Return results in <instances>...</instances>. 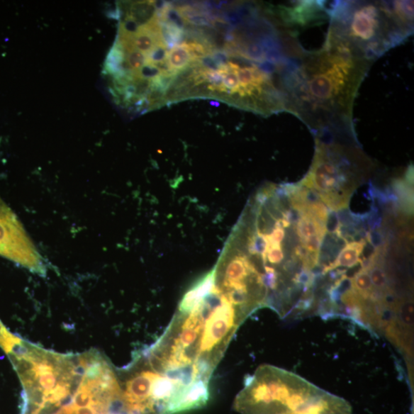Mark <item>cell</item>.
<instances>
[{"instance_id": "obj_6", "label": "cell", "mask_w": 414, "mask_h": 414, "mask_svg": "<svg viewBox=\"0 0 414 414\" xmlns=\"http://www.w3.org/2000/svg\"><path fill=\"white\" fill-rule=\"evenodd\" d=\"M0 256L45 276L44 260L15 213L0 199Z\"/></svg>"}, {"instance_id": "obj_22", "label": "cell", "mask_w": 414, "mask_h": 414, "mask_svg": "<svg viewBox=\"0 0 414 414\" xmlns=\"http://www.w3.org/2000/svg\"><path fill=\"white\" fill-rule=\"evenodd\" d=\"M201 67L208 71L219 72L220 67L218 64L215 62L211 56H206V57L198 60Z\"/></svg>"}, {"instance_id": "obj_17", "label": "cell", "mask_w": 414, "mask_h": 414, "mask_svg": "<svg viewBox=\"0 0 414 414\" xmlns=\"http://www.w3.org/2000/svg\"><path fill=\"white\" fill-rule=\"evenodd\" d=\"M206 82H209L211 86L220 91H227L223 86V75L219 72H211L205 70L203 72Z\"/></svg>"}, {"instance_id": "obj_4", "label": "cell", "mask_w": 414, "mask_h": 414, "mask_svg": "<svg viewBox=\"0 0 414 414\" xmlns=\"http://www.w3.org/2000/svg\"><path fill=\"white\" fill-rule=\"evenodd\" d=\"M242 414H352L351 404L293 372L263 364L233 402Z\"/></svg>"}, {"instance_id": "obj_23", "label": "cell", "mask_w": 414, "mask_h": 414, "mask_svg": "<svg viewBox=\"0 0 414 414\" xmlns=\"http://www.w3.org/2000/svg\"><path fill=\"white\" fill-rule=\"evenodd\" d=\"M211 105H215V103H213V102H211ZM216 106H220V103H216Z\"/></svg>"}, {"instance_id": "obj_15", "label": "cell", "mask_w": 414, "mask_h": 414, "mask_svg": "<svg viewBox=\"0 0 414 414\" xmlns=\"http://www.w3.org/2000/svg\"><path fill=\"white\" fill-rule=\"evenodd\" d=\"M168 50L164 44L157 45L155 48L150 51L146 57V65H155L167 60Z\"/></svg>"}, {"instance_id": "obj_12", "label": "cell", "mask_w": 414, "mask_h": 414, "mask_svg": "<svg viewBox=\"0 0 414 414\" xmlns=\"http://www.w3.org/2000/svg\"><path fill=\"white\" fill-rule=\"evenodd\" d=\"M352 288L354 293L360 300L369 298L374 287L368 270L362 269L357 272L353 277Z\"/></svg>"}, {"instance_id": "obj_9", "label": "cell", "mask_w": 414, "mask_h": 414, "mask_svg": "<svg viewBox=\"0 0 414 414\" xmlns=\"http://www.w3.org/2000/svg\"><path fill=\"white\" fill-rule=\"evenodd\" d=\"M156 12L155 4L140 2L131 6L129 17L133 18L139 26H145L154 20Z\"/></svg>"}, {"instance_id": "obj_21", "label": "cell", "mask_w": 414, "mask_h": 414, "mask_svg": "<svg viewBox=\"0 0 414 414\" xmlns=\"http://www.w3.org/2000/svg\"><path fill=\"white\" fill-rule=\"evenodd\" d=\"M211 56L220 68L225 67L229 63V56L224 51L215 50Z\"/></svg>"}, {"instance_id": "obj_3", "label": "cell", "mask_w": 414, "mask_h": 414, "mask_svg": "<svg viewBox=\"0 0 414 414\" xmlns=\"http://www.w3.org/2000/svg\"><path fill=\"white\" fill-rule=\"evenodd\" d=\"M325 42L374 62L413 33V1H336Z\"/></svg>"}, {"instance_id": "obj_8", "label": "cell", "mask_w": 414, "mask_h": 414, "mask_svg": "<svg viewBox=\"0 0 414 414\" xmlns=\"http://www.w3.org/2000/svg\"><path fill=\"white\" fill-rule=\"evenodd\" d=\"M296 233L300 242L318 237L323 240L326 235L325 225L318 223L308 215H303L296 225Z\"/></svg>"}, {"instance_id": "obj_19", "label": "cell", "mask_w": 414, "mask_h": 414, "mask_svg": "<svg viewBox=\"0 0 414 414\" xmlns=\"http://www.w3.org/2000/svg\"><path fill=\"white\" fill-rule=\"evenodd\" d=\"M340 227V220H338L336 211L328 213L325 223L326 233L335 234Z\"/></svg>"}, {"instance_id": "obj_14", "label": "cell", "mask_w": 414, "mask_h": 414, "mask_svg": "<svg viewBox=\"0 0 414 414\" xmlns=\"http://www.w3.org/2000/svg\"><path fill=\"white\" fill-rule=\"evenodd\" d=\"M285 258L284 250H282L281 245L272 243L269 242V246L267 252V256L264 262V266L267 262L274 267V266H279Z\"/></svg>"}, {"instance_id": "obj_5", "label": "cell", "mask_w": 414, "mask_h": 414, "mask_svg": "<svg viewBox=\"0 0 414 414\" xmlns=\"http://www.w3.org/2000/svg\"><path fill=\"white\" fill-rule=\"evenodd\" d=\"M8 356L23 388L22 414H52L77 387L79 354L56 353L22 340Z\"/></svg>"}, {"instance_id": "obj_7", "label": "cell", "mask_w": 414, "mask_h": 414, "mask_svg": "<svg viewBox=\"0 0 414 414\" xmlns=\"http://www.w3.org/2000/svg\"><path fill=\"white\" fill-rule=\"evenodd\" d=\"M366 242L367 240L363 239L347 243L327 271L340 267L352 269L359 264L362 262L361 254Z\"/></svg>"}, {"instance_id": "obj_2", "label": "cell", "mask_w": 414, "mask_h": 414, "mask_svg": "<svg viewBox=\"0 0 414 414\" xmlns=\"http://www.w3.org/2000/svg\"><path fill=\"white\" fill-rule=\"evenodd\" d=\"M220 295L214 286L191 306L177 308L164 334L142 351L155 371L186 388L210 384L237 331L227 310L216 306Z\"/></svg>"}, {"instance_id": "obj_13", "label": "cell", "mask_w": 414, "mask_h": 414, "mask_svg": "<svg viewBox=\"0 0 414 414\" xmlns=\"http://www.w3.org/2000/svg\"><path fill=\"white\" fill-rule=\"evenodd\" d=\"M182 45L189 53L192 60H199L206 56H211L215 51L213 46L195 39L186 40Z\"/></svg>"}, {"instance_id": "obj_11", "label": "cell", "mask_w": 414, "mask_h": 414, "mask_svg": "<svg viewBox=\"0 0 414 414\" xmlns=\"http://www.w3.org/2000/svg\"><path fill=\"white\" fill-rule=\"evenodd\" d=\"M192 61L189 53L183 45H178L168 52L167 62L175 73L186 69Z\"/></svg>"}, {"instance_id": "obj_16", "label": "cell", "mask_w": 414, "mask_h": 414, "mask_svg": "<svg viewBox=\"0 0 414 414\" xmlns=\"http://www.w3.org/2000/svg\"><path fill=\"white\" fill-rule=\"evenodd\" d=\"M17 340V337L9 332L1 322H0V347L7 352L12 349Z\"/></svg>"}, {"instance_id": "obj_18", "label": "cell", "mask_w": 414, "mask_h": 414, "mask_svg": "<svg viewBox=\"0 0 414 414\" xmlns=\"http://www.w3.org/2000/svg\"><path fill=\"white\" fill-rule=\"evenodd\" d=\"M212 26L216 32L224 36H227L234 32V28L227 21L222 20L221 18H215V20L212 21Z\"/></svg>"}, {"instance_id": "obj_10", "label": "cell", "mask_w": 414, "mask_h": 414, "mask_svg": "<svg viewBox=\"0 0 414 414\" xmlns=\"http://www.w3.org/2000/svg\"><path fill=\"white\" fill-rule=\"evenodd\" d=\"M159 23L162 39L167 50H172L175 47L183 43L184 40L183 30L178 29L175 26L167 22Z\"/></svg>"}, {"instance_id": "obj_20", "label": "cell", "mask_w": 414, "mask_h": 414, "mask_svg": "<svg viewBox=\"0 0 414 414\" xmlns=\"http://www.w3.org/2000/svg\"><path fill=\"white\" fill-rule=\"evenodd\" d=\"M184 21L193 26L211 27L212 21L210 18L205 15L199 14L186 18Z\"/></svg>"}, {"instance_id": "obj_1", "label": "cell", "mask_w": 414, "mask_h": 414, "mask_svg": "<svg viewBox=\"0 0 414 414\" xmlns=\"http://www.w3.org/2000/svg\"><path fill=\"white\" fill-rule=\"evenodd\" d=\"M372 64L325 41L321 49L306 51L282 79L286 111L316 135L355 137L354 103Z\"/></svg>"}]
</instances>
